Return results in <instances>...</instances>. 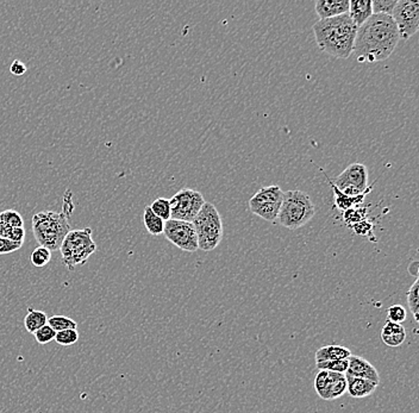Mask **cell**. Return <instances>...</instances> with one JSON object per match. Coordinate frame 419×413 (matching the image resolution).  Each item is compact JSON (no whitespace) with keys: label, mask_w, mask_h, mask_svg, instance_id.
<instances>
[{"label":"cell","mask_w":419,"mask_h":413,"mask_svg":"<svg viewBox=\"0 0 419 413\" xmlns=\"http://www.w3.org/2000/svg\"><path fill=\"white\" fill-rule=\"evenodd\" d=\"M401 41L391 16L373 15L357 29L353 53L360 63H380L388 59Z\"/></svg>","instance_id":"1"},{"label":"cell","mask_w":419,"mask_h":413,"mask_svg":"<svg viewBox=\"0 0 419 413\" xmlns=\"http://www.w3.org/2000/svg\"><path fill=\"white\" fill-rule=\"evenodd\" d=\"M313 33L320 50L336 59H348L353 54L357 26L349 15L334 18L320 19L312 26Z\"/></svg>","instance_id":"2"},{"label":"cell","mask_w":419,"mask_h":413,"mask_svg":"<svg viewBox=\"0 0 419 413\" xmlns=\"http://www.w3.org/2000/svg\"><path fill=\"white\" fill-rule=\"evenodd\" d=\"M72 230L68 215L65 213L42 211L33 217V236L40 247L50 252L60 250L63 240Z\"/></svg>","instance_id":"3"},{"label":"cell","mask_w":419,"mask_h":413,"mask_svg":"<svg viewBox=\"0 0 419 413\" xmlns=\"http://www.w3.org/2000/svg\"><path fill=\"white\" fill-rule=\"evenodd\" d=\"M316 215V206L309 194L299 190L283 192L278 222L290 230H297L309 223Z\"/></svg>","instance_id":"4"},{"label":"cell","mask_w":419,"mask_h":413,"mask_svg":"<svg viewBox=\"0 0 419 413\" xmlns=\"http://www.w3.org/2000/svg\"><path fill=\"white\" fill-rule=\"evenodd\" d=\"M192 224L197 232L200 250L211 252L217 248L223 240L224 227L221 215L214 204L206 201Z\"/></svg>","instance_id":"5"},{"label":"cell","mask_w":419,"mask_h":413,"mask_svg":"<svg viewBox=\"0 0 419 413\" xmlns=\"http://www.w3.org/2000/svg\"><path fill=\"white\" fill-rule=\"evenodd\" d=\"M96 250L97 245L93 241L91 227L70 230L60 247L62 264L68 271H74L79 264H85Z\"/></svg>","instance_id":"6"},{"label":"cell","mask_w":419,"mask_h":413,"mask_svg":"<svg viewBox=\"0 0 419 413\" xmlns=\"http://www.w3.org/2000/svg\"><path fill=\"white\" fill-rule=\"evenodd\" d=\"M170 220L192 223L206 201L199 191L183 188L170 198Z\"/></svg>","instance_id":"7"},{"label":"cell","mask_w":419,"mask_h":413,"mask_svg":"<svg viewBox=\"0 0 419 413\" xmlns=\"http://www.w3.org/2000/svg\"><path fill=\"white\" fill-rule=\"evenodd\" d=\"M332 181V180H331ZM343 194L348 197H360L368 193V169L360 162H354L348 166L332 181Z\"/></svg>","instance_id":"8"},{"label":"cell","mask_w":419,"mask_h":413,"mask_svg":"<svg viewBox=\"0 0 419 413\" xmlns=\"http://www.w3.org/2000/svg\"><path fill=\"white\" fill-rule=\"evenodd\" d=\"M391 17L396 23L401 38L408 40L419 29V1L398 0Z\"/></svg>","instance_id":"9"},{"label":"cell","mask_w":419,"mask_h":413,"mask_svg":"<svg viewBox=\"0 0 419 413\" xmlns=\"http://www.w3.org/2000/svg\"><path fill=\"white\" fill-rule=\"evenodd\" d=\"M163 234L165 238L184 252L198 250V237L193 224L184 220H170L165 222Z\"/></svg>","instance_id":"10"},{"label":"cell","mask_w":419,"mask_h":413,"mask_svg":"<svg viewBox=\"0 0 419 413\" xmlns=\"http://www.w3.org/2000/svg\"><path fill=\"white\" fill-rule=\"evenodd\" d=\"M315 391L323 400H334L347 393L346 374L320 370L315 377Z\"/></svg>","instance_id":"11"},{"label":"cell","mask_w":419,"mask_h":413,"mask_svg":"<svg viewBox=\"0 0 419 413\" xmlns=\"http://www.w3.org/2000/svg\"><path fill=\"white\" fill-rule=\"evenodd\" d=\"M348 363L349 365H348L347 375L366 379V380L371 381L376 385L380 384L379 372L371 363H368L367 360L357 356V355L352 354L348 358Z\"/></svg>","instance_id":"12"},{"label":"cell","mask_w":419,"mask_h":413,"mask_svg":"<svg viewBox=\"0 0 419 413\" xmlns=\"http://www.w3.org/2000/svg\"><path fill=\"white\" fill-rule=\"evenodd\" d=\"M315 8L320 19L334 18L348 14L349 0H318Z\"/></svg>","instance_id":"13"},{"label":"cell","mask_w":419,"mask_h":413,"mask_svg":"<svg viewBox=\"0 0 419 413\" xmlns=\"http://www.w3.org/2000/svg\"><path fill=\"white\" fill-rule=\"evenodd\" d=\"M408 337L406 329L403 324H397L390 321H386L381 329V340L387 347L397 348L401 347L404 343Z\"/></svg>","instance_id":"14"},{"label":"cell","mask_w":419,"mask_h":413,"mask_svg":"<svg viewBox=\"0 0 419 413\" xmlns=\"http://www.w3.org/2000/svg\"><path fill=\"white\" fill-rule=\"evenodd\" d=\"M347 393L353 397V398L362 399L367 398L369 395H373L379 385L374 384L371 381L360 377H350L347 375Z\"/></svg>","instance_id":"15"},{"label":"cell","mask_w":419,"mask_h":413,"mask_svg":"<svg viewBox=\"0 0 419 413\" xmlns=\"http://www.w3.org/2000/svg\"><path fill=\"white\" fill-rule=\"evenodd\" d=\"M348 15L359 29L373 16L371 0H352L349 1Z\"/></svg>","instance_id":"16"},{"label":"cell","mask_w":419,"mask_h":413,"mask_svg":"<svg viewBox=\"0 0 419 413\" xmlns=\"http://www.w3.org/2000/svg\"><path fill=\"white\" fill-rule=\"evenodd\" d=\"M352 351L348 348L337 345V344H331L325 345L317 350L315 355V360L317 363H324V361H334V360H346L349 358Z\"/></svg>","instance_id":"17"},{"label":"cell","mask_w":419,"mask_h":413,"mask_svg":"<svg viewBox=\"0 0 419 413\" xmlns=\"http://www.w3.org/2000/svg\"><path fill=\"white\" fill-rule=\"evenodd\" d=\"M329 180V183H330L331 188L334 191V206H336V209L341 211V213H346L347 210L353 209V208H357L359 205L362 204L364 203V195H360V197H348L346 194H343L341 191L337 188V187L334 186L332 181L330 179Z\"/></svg>","instance_id":"18"},{"label":"cell","mask_w":419,"mask_h":413,"mask_svg":"<svg viewBox=\"0 0 419 413\" xmlns=\"http://www.w3.org/2000/svg\"><path fill=\"white\" fill-rule=\"evenodd\" d=\"M283 191L276 185L262 187L255 193L254 197L249 200V204H262V203H281L283 201Z\"/></svg>","instance_id":"19"},{"label":"cell","mask_w":419,"mask_h":413,"mask_svg":"<svg viewBox=\"0 0 419 413\" xmlns=\"http://www.w3.org/2000/svg\"><path fill=\"white\" fill-rule=\"evenodd\" d=\"M281 203H262V204H249V209L256 216L269 223H274L279 216Z\"/></svg>","instance_id":"20"},{"label":"cell","mask_w":419,"mask_h":413,"mask_svg":"<svg viewBox=\"0 0 419 413\" xmlns=\"http://www.w3.org/2000/svg\"><path fill=\"white\" fill-rule=\"evenodd\" d=\"M47 315L40 310H33V307H28V315L24 318V326L29 333H35L37 330L47 324Z\"/></svg>","instance_id":"21"},{"label":"cell","mask_w":419,"mask_h":413,"mask_svg":"<svg viewBox=\"0 0 419 413\" xmlns=\"http://www.w3.org/2000/svg\"><path fill=\"white\" fill-rule=\"evenodd\" d=\"M143 223L144 225H146V229H147L148 232L153 235V236H158V235L163 234L165 222H163L160 217L156 216V215L151 211L149 206H147V208L144 209Z\"/></svg>","instance_id":"22"},{"label":"cell","mask_w":419,"mask_h":413,"mask_svg":"<svg viewBox=\"0 0 419 413\" xmlns=\"http://www.w3.org/2000/svg\"><path fill=\"white\" fill-rule=\"evenodd\" d=\"M419 281L418 278L415 279V281L412 284L411 287L406 293V300H408V309L411 312L415 322L418 323L419 313Z\"/></svg>","instance_id":"23"},{"label":"cell","mask_w":419,"mask_h":413,"mask_svg":"<svg viewBox=\"0 0 419 413\" xmlns=\"http://www.w3.org/2000/svg\"><path fill=\"white\" fill-rule=\"evenodd\" d=\"M151 211L160 217L163 222L170 220V199L165 198H158L153 201V204L149 206Z\"/></svg>","instance_id":"24"},{"label":"cell","mask_w":419,"mask_h":413,"mask_svg":"<svg viewBox=\"0 0 419 413\" xmlns=\"http://www.w3.org/2000/svg\"><path fill=\"white\" fill-rule=\"evenodd\" d=\"M47 324L52 326L55 333H60L63 330L77 329V324L73 319L65 317V316H53L47 321Z\"/></svg>","instance_id":"25"},{"label":"cell","mask_w":419,"mask_h":413,"mask_svg":"<svg viewBox=\"0 0 419 413\" xmlns=\"http://www.w3.org/2000/svg\"><path fill=\"white\" fill-rule=\"evenodd\" d=\"M52 260V252L45 247H38L31 252L30 261L37 268L45 267Z\"/></svg>","instance_id":"26"},{"label":"cell","mask_w":419,"mask_h":413,"mask_svg":"<svg viewBox=\"0 0 419 413\" xmlns=\"http://www.w3.org/2000/svg\"><path fill=\"white\" fill-rule=\"evenodd\" d=\"M0 220L4 224L5 227H24V220L21 213H17L16 210H5L0 213Z\"/></svg>","instance_id":"27"},{"label":"cell","mask_w":419,"mask_h":413,"mask_svg":"<svg viewBox=\"0 0 419 413\" xmlns=\"http://www.w3.org/2000/svg\"><path fill=\"white\" fill-rule=\"evenodd\" d=\"M348 358L346 360H334V361H324V363H317L316 367L318 370H327V372H334V373L346 374L348 370Z\"/></svg>","instance_id":"28"},{"label":"cell","mask_w":419,"mask_h":413,"mask_svg":"<svg viewBox=\"0 0 419 413\" xmlns=\"http://www.w3.org/2000/svg\"><path fill=\"white\" fill-rule=\"evenodd\" d=\"M398 0H371L373 15L392 16Z\"/></svg>","instance_id":"29"},{"label":"cell","mask_w":419,"mask_h":413,"mask_svg":"<svg viewBox=\"0 0 419 413\" xmlns=\"http://www.w3.org/2000/svg\"><path fill=\"white\" fill-rule=\"evenodd\" d=\"M408 318V311L403 305L396 304L387 309V321L397 324H403Z\"/></svg>","instance_id":"30"},{"label":"cell","mask_w":419,"mask_h":413,"mask_svg":"<svg viewBox=\"0 0 419 413\" xmlns=\"http://www.w3.org/2000/svg\"><path fill=\"white\" fill-rule=\"evenodd\" d=\"M79 340V333L77 329L63 330L60 333H56L55 340L56 343L63 347H70L73 344L77 343Z\"/></svg>","instance_id":"31"},{"label":"cell","mask_w":419,"mask_h":413,"mask_svg":"<svg viewBox=\"0 0 419 413\" xmlns=\"http://www.w3.org/2000/svg\"><path fill=\"white\" fill-rule=\"evenodd\" d=\"M56 333L53 329L52 326H49L48 324H45V326H42L40 329L37 330L36 333H33V336L36 338L37 343H40V345H45L55 340Z\"/></svg>","instance_id":"32"},{"label":"cell","mask_w":419,"mask_h":413,"mask_svg":"<svg viewBox=\"0 0 419 413\" xmlns=\"http://www.w3.org/2000/svg\"><path fill=\"white\" fill-rule=\"evenodd\" d=\"M366 209H357V208H353V209L347 210L344 213V220L347 223L352 224L353 227L354 224L360 223L362 220H364V216H366Z\"/></svg>","instance_id":"33"},{"label":"cell","mask_w":419,"mask_h":413,"mask_svg":"<svg viewBox=\"0 0 419 413\" xmlns=\"http://www.w3.org/2000/svg\"><path fill=\"white\" fill-rule=\"evenodd\" d=\"M22 245L21 243L9 240V238L0 237V255L17 252V250L22 248Z\"/></svg>","instance_id":"34"},{"label":"cell","mask_w":419,"mask_h":413,"mask_svg":"<svg viewBox=\"0 0 419 413\" xmlns=\"http://www.w3.org/2000/svg\"><path fill=\"white\" fill-rule=\"evenodd\" d=\"M8 238L9 240H11V241L23 245L24 241H26V230H24V227H12L9 231Z\"/></svg>","instance_id":"35"},{"label":"cell","mask_w":419,"mask_h":413,"mask_svg":"<svg viewBox=\"0 0 419 413\" xmlns=\"http://www.w3.org/2000/svg\"><path fill=\"white\" fill-rule=\"evenodd\" d=\"M352 227L357 235H364V236H367L368 232L373 231V225L367 220H362L360 223L354 224Z\"/></svg>","instance_id":"36"},{"label":"cell","mask_w":419,"mask_h":413,"mask_svg":"<svg viewBox=\"0 0 419 413\" xmlns=\"http://www.w3.org/2000/svg\"><path fill=\"white\" fill-rule=\"evenodd\" d=\"M10 72H11V74H13L15 77H22L23 74H26V66L22 63V61L15 60V61L11 63Z\"/></svg>","instance_id":"37"},{"label":"cell","mask_w":419,"mask_h":413,"mask_svg":"<svg viewBox=\"0 0 419 413\" xmlns=\"http://www.w3.org/2000/svg\"><path fill=\"white\" fill-rule=\"evenodd\" d=\"M418 261H412L411 264H410V266H408V273L413 275V277H415V278H418Z\"/></svg>","instance_id":"38"},{"label":"cell","mask_w":419,"mask_h":413,"mask_svg":"<svg viewBox=\"0 0 419 413\" xmlns=\"http://www.w3.org/2000/svg\"><path fill=\"white\" fill-rule=\"evenodd\" d=\"M9 231H10V227H5L0 220V237L8 238Z\"/></svg>","instance_id":"39"}]
</instances>
